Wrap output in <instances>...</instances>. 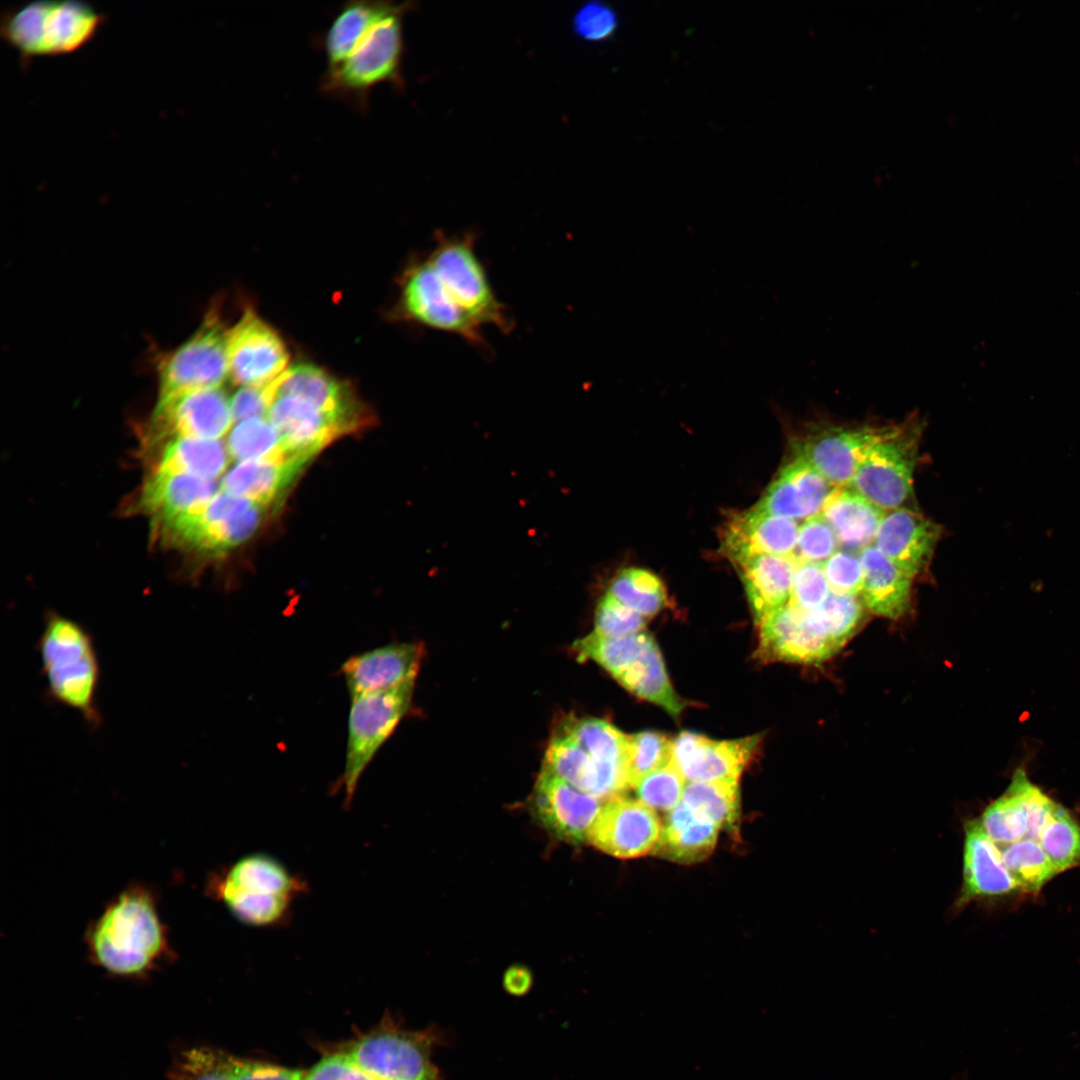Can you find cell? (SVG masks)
<instances>
[{
  "label": "cell",
  "instance_id": "7dc6e473",
  "mask_svg": "<svg viewBox=\"0 0 1080 1080\" xmlns=\"http://www.w3.org/2000/svg\"><path fill=\"white\" fill-rule=\"evenodd\" d=\"M685 781L672 759L643 777L634 789L639 801L651 809L671 811L682 799Z\"/></svg>",
  "mask_w": 1080,
  "mask_h": 1080
},
{
  "label": "cell",
  "instance_id": "4fadbf2b",
  "mask_svg": "<svg viewBox=\"0 0 1080 1080\" xmlns=\"http://www.w3.org/2000/svg\"><path fill=\"white\" fill-rule=\"evenodd\" d=\"M400 306L407 319L456 335L472 346L486 347L483 328L454 302L427 259L413 262L405 270Z\"/></svg>",
  "mask_w": 1080,
  "mask_h": 1080
},
{
  "label": "cell",
  "instance_id": "7c38bea8",
  "mask_svg": "<svg viewBox=\"0 0 1080 1080\" xmlns=\"http://www.w3.org/2000/svg\"><path fill=\"white\" fill-rule=\"evenodd\" d=\"M890 424L811 423L795 454L835 487L849 486L859 467Z\"/></svg>",
  "mask_w": 1080,
  "mask_h": 1080
},
{
  "label": "cell",
  "instance_id": "816d5d0a",
  "mask_svg": "<svg viewBox=\"0 0 1080 1080\" xmlns=\"http://www.w3.org/2000/svg\"><path fill=\"white\" fill-rule=\"evenodd\" d=\"M822 567L832 592L860 596L864 570L859 554L838 549Z\"/></svg>",
  "mask_w": 1080,
  "mask_h": 1080
},
{
  "label": "cell",
  "instance_id": "681fc988",
  "mask_svg": "<svg viewBox=\"0 0 1080 1080\" xmlns=\"http://www.w3.org/2000/svg\"><path fill=\"white\" fill-rule=\"evenodd\" d=\"M830 592L822 564L797 561L789 600L792 606L805 612L817 610Z\"/></svg>",
  "mask_w": 1080,
  "mask_h": 1080
},
{
  "label": "cell",
  "instance_id": "ee69618b",
  "mask_svg": "<svg viewBox=\"0 0 1080 1080\" xmlns=\"http://www.w3.org/2000/svg\"><path fill=\"white\" fill-rule=\"evenodd\" d=\"M864 608L860 596L831 591L823 605L810 614L830 641L841 648L856 632Z\"/></svg>",
  "mask_w": 1080,
  "mask_h": 1080
},
{
  "label": "cell",
  "instance_id": "74e56055",
  "mask_svg": "<svg viewBox=\"0 0 1080 1080\" xmlns=\"http://www.w3.org/2000/svg\"><path fill=\"white\" fill-rule=\"evenodd\" d=\"M653 638L645 633L611 638L595 632L576 640L573 650L578 661L593 660L615 679L641 654Z\"/></svg>",
  "mask_w": 1080,
  "mask_h": 1080
},
{
  "label": "cell",
  "instance_id": "f907efd6",
  "mask_svg": "<svg viewBox=\"0 0 1080 1080\" xmlns=\"http://www.w3.org/2000/svg\"><path fill=\"white\" fill-rule=\"evenodd\" d=\"M645 618L607 593L597 606L594 632L611 638L636 635L645 629Z\"/></svg>",
  "mask_w": 1080,
  "mask_h": 1080
},
{
  "label": "cell",
  "instance_id": "3957f363",
  "mask_svg": "<svg viewBox=\"0 0 1080 1080\" xmlns=\"http://www.w3.org/2000/svg\"><path fill=\"white\" fill-rule=\"evenodd\" d=\"M36 648L48 697L77 712L89 728H99L101 668L92 634L81 623L50 612Z\"/></svg>",
  "mask_w": 1080,
  "mask_h": 1080
},
{
  "label": "cell",
  "instance_id": "8992f818",
  "mask_svg": "<svg viewBox=\"0 0 1080 1080\" xmlns=\"http://www.w3.org/2000/svg\"><path fill=\"white\" fill-rule=\"evenodd\" d=\"M467 232L447 235L439 231L427 261L454 302L478 325L510 333L514 321L497 297L476 248Z\"/></svg>",
  "mask_w": 1080,
  "mask_h": 1080
},
{
  "label": "cell",
  "instance_id": "f1b7e54d",
  "mask_svg": "<svg viewBox=\"0 0 1080 1080\" xmlns=\"http://www.w3.org/2000/svg\"><path fill=\"white\" fill-rule=\"evenodd\" d=\"M796 565L793 556L764 554L736 567L756 624L789 602Z\"/></svg>",
  "mask_w": 1080,
  "mask_h": 1080
},
{
  "label": "cell",
  "instance_id": "8d00e7d4",
  "mask_svg": "<svg viewBox=\"0 0 1080 1080\" xmlns=\"http://www.w3.org/2000/svg\"><path fill=\"white\" fill-rule=\"evenodd\" d=\"M543 769L596 797L600 764L560 729L547 747Z\"/></svg>",
  "mask_w": 1080,
  "mask_h": 1080
},
{
  "label": "cell",
  "instance_id": "6da1fadb",
  "mask_svg": "<svg viewBox=\"0 0 1080 1080\" xmlns=\"http://www.w3.org/2000/svg\"><path fill=\"white\" fill-rule=\"evenodd\" d=\"M84 939L90 959L116 976H143L173 954L156 894L142 883L115 895Z\"/></svg>",
  "mask_w": 1080,
  "mask_h": 1080
},
{
  "label": "cell",
  "instance_id": "44dd1931",
  "mask_svg": "<svg viewBox=\"0 0 1080 1080\" xmlns=\"http://www.w3.org/2000/svg\"><path fill=\"white\" fill-rule=\"evenodd\" d=\"M266 387L270 403L276 395L292 396L337 417L352 431L368 423L367 411L350 386L313 364H297Z\"/></svg>",
  "mask_w": 1080,
  "mask_h": 1080
},
{
  "label": "cell",
  "instance_id": "6f0895ef",
  "mask_svg": "<svg viewBox=\"0 0 1080 1080\" xmlns=\"http://www.w3.org/2000/svg\"><path fill=\"white\" fill-rule=\"evenodd\" d=\"M270 398L264 387H242L230 400L234 421L264 418L268 414Z\"/></svg>",
  "mask_w": 1080,
  "mask_h": 1080
},
{
  "label": "cell",
  "instance_id": "d590c367",
  "mask_svg": "<svg viewBox=\"0 0 1080 1080\" xmlns=\"http://www.w3.org/2000/svg\"><path fill=\"white\" fill-rule=\"evenodd\" d=\"M1027 778L1024 769L1015 770L1006 791L983 812L980 819L982 826L997 845H1008L1027 836L1028 823L1024 794Z\"/></svg>",
  "mask_w": 1080,
  "mask_h": 1080
},
{
  "label": "cell",
  "instance_id": "f6af8a7d",
  "mask_svg": "<svg viewBox=\"0 0 1080 1080\" xmlns=\"http://www.w3.org/2000/svg\"><path fill=\"white\" fill-rule=\"evenodd\" d=\"M1058 873L1080 866V824L1063 806L1038 841Z\"/></svg>",
  "mask_w": 1080,
  "mask_h": 1080
},
{
  "label": "cell",
  "instance_id": "603a6c76",
  "mask_svg": "<svg viewBox=\"0 0 1080 1080\" xmlns=\"http://www.w3.org/2000/svg\"><path fill=\"white\" fill-rule=\"evenodd\" d=\"M267 419L278 431L284 452L308 460L330 441L352 432L337 417L287 395L272 398Z\"/></svg>",
  "mask_w": 1080,
  "mask_h": 1080
},
{
  "label": "cell",
  "instance_id": "7a4b0ae2",
  "mask_svg": "<svg viewBox=\"0 0 1080 1080\" xmlns=\"http://www.w3.org/2000/svg\"><path fill=\"white\" fill-rule=\"evenodd\" d=\"M205 890L240 923L276 928L290 919L293 904L308 885L277 858L257 852L211 872Z\"/></svg>",
  "mask_w": 1080,
  "mask_h": 1080
},
{
  "label": "cell",
  "instance_id": "83f0119b",
  "mask_svg": "<svg viewBox=\"0 0 1080 1080\" xmlns=\"http://www.w3.org/2000/svg\"><path fill=\"white\" fill-rule=\"evenodd\" d=\"M858 554L864 570L860 598L865 608L889 619L902 617L910 606L912 578L874 544Z\"/></svg>",
  "mask_w": 1080,
  "mask_h": 1080
},
{
  "label": "cell",
  "instance_id": "b9f144b4",
  "mask_svg": "<svg viewBox=\"0 0 1080 1080\" xmlns=\"http://www.w3.org/2000/svg\"><path fill=\"white\" fill-rule=\"evenodd\" d=\"M682 801L717 827H730L739 808L738 782H691L684 788Z\"/></svg>",
  "mask_w": 1080,
  "mask_h": 1080
},
{
  "label": "cell",
  "instance_id": "d6986e66",
  "mask_svg": "<svg viewBox=\"0 0 1080 1080\" xmlns=\"http://www.w3.org/2000/svg\"><path fill=\"white\" fill-rule=\"evenodd\" d=\"M798 530L797 521L754 506L728 516L720 532V549L735 567L758 555L793 556Z\"/></svg>",
  "mask_w": 1080,
  "mask_h": 1080
},
{
  "label": "cell",
  "instance_id": "60d3db41",
  "mask_svg": "<svg viewBox=\"0 0 1080 1080\" xmlns=\"http://www.w3.org/2000/svg\"><path fill=\"white\" fill-rule=\"evenodd\" d=\"M1003 862L1019 890L1037 895L1057 874L1040 843L1024 838L1001 851Z\"/></svg>",
  "mask_w": 1080,
  "mask_h": 1080
},
{
  "label": "cell",
  "instance_id": "9c48e42d",
  "mask_svg": "<svg viewBox=\"0 0 1080 1080\" xmlns=\"http://www.w3.org/2000/svg\"><path fill=\"white\" fill-rule=\"evenodd\" d=\"M921 426L920 417L916 415L901 423L890 424L849 487L886 512L903 507L913 490Z\"/></svg>",
  "mask_w": 1080,
  "mask_h": 1080
},
{
  "label": "cell",
  "instance_id": "9a60e30c",
  "mask_svg": "<svg viewBox=\"0 0 1080 1080\" xmlns=\"http://www.w3.org/2000/svg\"><path fill=\"white\" fill-rule=\"evenodd\" d=\"M229 377L243 387H264L286 370L288 351L278 333L247 310L228 330Z\"/></svg>",
  "mask_w": 1080,
  "mask_h": 1080
},
{
  "label": "cell",
  "instance_id": "7402d4cb",
  "mask_svg": "<svg viewBox=\"0 0 1080 1080\" xmlns=\"http://www.w3.org/2000/svg\"><path fill=\"white\" fill-rule=\"evenodd\" d=\"M424 647L422 643H394L347 658L341 665L350 696L375 693L415 682Z\"/></svg>",
  "mask_w": 1080,
  "mask_h": 1080
},
{
  "label": "cell",
  "instance_id": "7bdbcfd3",
  "mask_svg": "<svg viewBox=\"0 0 1080 1080\" xmlns=\"http://www.w3.org/2000/svg\"><path fill=\"white\" fill-rule=\"evenodd\" d=\"M228 451L240 462L277 459L285 454L278 431L264 418L239 422L229 435Z\"/></svg>",
  "mask_w": 1080,
  "mask_h": 1080
},
{
  "label": "cell",
  "instance_id": "52a82bcc",
  "mask_svg": "<svg viewBox=\"0 0 1080 1080\" xmlns=\"http://www.w3.org/2000/svg\"><path fill=\"white\" fill-rule=\"evenodd\" d=\"M447 1040L436 1025L408 1030L389 1023L353 1041L344 1052L377 1080H446L432 1056Z\"/></svg>",
  "mask_w": 1080,
  "mask_h": 1080
},
{
  "label": "cell",
  "instance_id": "ac0fdd59",
  "mask_svg": "<svg viewBox=\"0 0 1080 1080\" xmlns=\"http://www.w3.org/2000/svg\"><path fill=\"white\" fill-rule=\"evenodd\" d=\"M757 625L759 655L767 661L818 664L839 649L809 612L801 611L789 602Z\"/></svg>",
  "mask_w": 1080,
  "mask_h": 1080
},
{
  "label": "cell",
  "instance_id": "836d02e7",
  "mask_svg": "<svg viewBox=\"0 0 1080 1080\" xmlns=\"http://www.w3.org/2000/svg\"><path fill=\"white\" fill-rule=\"evenodd\" d=\"M616 680L636 696L661 706L673 717H678L686 705L670 683L654 639Z\"/></svg>",
  "mask_w": 1080,
  "mask_h": 1080
},
{
  "label": "cell",
  "instance_id": "484cf974",
  "mask_svg": "<svg viewBox=\"0 0 1080 1080\" xmlns=\"http://www.w3.org/2000/svg\"><path fill=\"white\" fill-rule=\"evenodd\" d=\"M217 493L214 480L154 470L144 482L138 504L157 528L203 511Z\"/></svg>",
  "mask_w": 1080,
  "mask_h": 1080
},
{
  "label": "cell",
  "instance_id": "d6a6232c",
  "mask_svg": "<svg viewBox=\"0 0 1080 1080\" xmlns=\"http://www.w3.org/2000/svg\"><path fill=\"white\" fill-rule=\"evenodd\" d=\"M392 1L358 0L345 3L322 39L327 70L343 62L368 31L393 7Z\"/></svg>",
  "mask_w": 1080,
  "mask_h": 1080
},
{
  "label": "cell",
  "instance_id": "f546056e",
  "mask_svg": "<svg viewBox=\"0 0 1080 1080\" xmlns=\"http://www.w3.org/2000/svg\"><path fill=\"white\" fill-rule=\"evenodd\" d=\"M886 511L850 488L836 487L820 515L833 529L839 546L860 551L874 543Z\"/></svg>",
  "mask_w": 1080,
  "mask_h": 1080
},
{
  "label": "cell",
  "instance_id": "ffe728a7",
  "mask_svg": "<svg viewBox=\"0 0 1080 1080\" xmlns=\"http://www.w3.org/2000/svg\"><path fill=\"white\" fill-rule=\"evenodd\" d=\"M759 741V736L717 741L683 731L673 741V760L690 783L738 782Z\"/></svg>",
  "mask_w": 1080,
  "mask_h": 1080
},
{
  "label": "cell",
  "instance_id": "db71d44e",
  "mask_svg": "<svg viewBox=\"0 0 1080 1080\" xmlns=\"http://www.w3.org/2000/svg\"><path fill=\"white\" fill-rule=\"evenodd\" d=\"M181 1080H230L228 1055L208 1049L187 1053L182 1062Z\"/></svg>",
  "mask_w": 1080,
  "mask_h": 1080
},
{
  "label": "cell",
  "instance_id": "f35d334b",
  "mask_svg": "<svg viewBox=\"0 0 1080 1080\" xmlns=\"http://www.w3.org/2000/svg\"><path fill=\"white\" fill-rule=\"evenodd\" d=\"M575 740L596 762L627 764L628 735L607 721L595 718H569L559 727Z\"/></svg>",
  "mask_w": 1080,
  "mask_h": 1080
},
{
  "label": "cell",
  "instance_id": "c3c4849f",
  "mask_svg": "<svg viewBox=\"0 0 1080 1080\" xmlns=\"http://www.w3.org/2000/svg\"><path fill=\"white\" fill-rule=\"evenodd\" d=\"M838 547L839 542L833 529L819 514L804 520L799 526L793 557L800 562L822 564Z\"/></svg>",
  "mask_w": 1080,
  "mask_h": 1080
},
{
  "label": "cell",
  "instance_id": "5bb4252c",
  "mask_svg": "<svg viewBox=\"0 0 1080 1080\" xmlns=\"http://www.w3.org/2000/svg\"><path fill=\"white\" fill-rule=\"evenodd\" d=\"M233 421L230 400L219 388L158 399L149 427L153 441L174 438L218 440Z\"/></svg>",
  "mask_w": 1080,
  "mask_h": 1080
},
{
  "label": "cell",
  "instance_id": "cb8c5ba5",
  "mask_svg": "<svg viewBox=\"0 0 1080 1080\" xmlns=\"http://www.w3.org/2000/svg\"><path fill=\"white\" fill-rule=\"evenodd\" d=\"M885 513L874 545L912 579L930 563L941 536V527L908 508Z\"/></svg>",
  "mask_w": 1080,
  "mask_h": 1080
},
{
  "label": "cell",
  "instance_id": "d4e9b609",
  "mask_svg": "<svg viewBox=\"0 0 1080 1080\" xmlns=\"http://www.w3.org/2000/svg\"><path fill=\"white\" fill-rule=\"evenodd\" d=\"M835 488L811 465L794 456L755 507L771 515L804 521L821 513Z\"/></svg>",
  "mask_w": 1080,
  "mask_h": 1080
},
{
  "label": "cell",
  "instance_id": "4dcf8cb0",
  "mask_svg": "<svg viewBox=\"0 0 1080 1080\" xmlns=\"http://www.w3.org/2000/svg\"><path fill=\"white\" fill-rule=\"evenodd\" d=\"M308 461L284 454L277 459L240 462L225 474L222 488L267 506L288 488Z\"/></svg>",
  "mask_w": 1080,
  "mask_h": 1080
},
{
  "label": "cell",
  "instance_id": "e0dca14e",
  "mask_svg": "<svg viewBox=\"0 0 1080 1080\" xmlns=\"http://www.w3.org/2000/svg\"><path fill=\"white\" fill-rule=\"evenodd\" d=\"M602 800L542 769L532 795L537 820L555 837L571 844L588 841Z\"/></svg>",
  "mask_w": 1080,
  "mask_h": 1080
},
{
  "label": "cell",
  "instance_id": "1f68e13d",
  "mask_svg": "<svg viewBox=\"0 0 1080 1080\" xmlns=\"http://www.w3.org/2000/svg\"><path fill=\"white\" fill-rule=\"evenodd\" d=\"M718 831L719 827L682 801L669 811L655 848L661 855L674 861L697 862L712 852Z\"/></svg>",
  "mask_w": 1080,
  "mask_h": 1080
},
{
  "label": "cell",
  "instance_id": "4316f807",
  "mask_svg": "<svg viewBox=\"0 0 1080 1080\" xmlns=\"http://www.w3.org/2000/svg\"><path fill=\"white\" fill-rule=\"evenodd\" d=\"M1019 890L1007 870L1001 850L985 832L980 819L964 824L963 884L959 905Z\"/></svg>",
  "mask_w": 1080,
  "mask_h": 1080
},
{
  "label": "cell",
  "instance_id": "bcb514c9",
  "mask_svg": "<svg viewBox=\"0 0 1080 1080\" xmlns=\"http://www.w3.org/2000/svg\"><path fill=\"white\" fill-rule=\"evenodd\" d=\"M673 759V741L664 734L644 731L628 735L627 771L630 787Z\"/></svg>",
  "mask_w": 1080,
  "mask_h": 1080
},
{
  "label": "cell",
  "instance_id": "8fae6325",
  "mask_svg": "<svg viewBox=\"0 0 1080 1080\" xmlns=\"http://www.w3.org/2000/svg\"><path fill=\"white\" fill-rule=\"evenodd\" d=\"M227 335L217 313L207 314L188 340L160 359L158 399L221 387L229 376Z\"/></svg>",
  "mask_w": 1080,
  "mask_h": 1080
},
{
  "label": "cell",
  "instance_id": "277c9868",
  "mask_svg": "<svg viewBox=\"0 0 1080 1080\" xmlns=\"http://www.w3.org/2000/svg\"><path fill=\"white\" fill-rule=\"evenodd\" d=\"M106 21L105 13L84 1H33L3 11L0 35L25 68L38 58L80 51L95 39Z\"/></svg>",
  "mask_w": 1080,
  "mask_h": 1080
},
{
  "label": "cell",
  "instance_id": "30bf717a",
  "mask_svg": "<svg viewBox=\"0 0 1080 1080\" xmlns=\"http://www.w3.org/2000/svg\"><path fill=\"white\" fill-rule=\"evenodd\" d=\"M266 505L220 491L207 507L157 528L164 543L206 555L223 554L259 527Z\"/></svg>",
  "mask_w": 1080,
  "mask_h": 1080
},
{
  "label": "cell",
  "instance_id": "e575fe53",
  "mask_svg": "<svg viewBox=\"0 0 1080 1080\" xmlns=\"http://www.w3.org/2000/svg\"><path fill=\"white\" fill-rule=\"evenodd\" d=\"M229 461V451L219 440L174 438L165 442L155 470L215 480Z\"/></svg>",
  "mask_w": 1080,
  "mask_h": 1080
},
{
  "label": "cell",
  "instance_id": "ab89813d",
  "mask_svg": "<svg viewBox=\"0 0 1080 1080\" xmlns=\"http://www.w3.org/2000/svg\"><path fill=\"white\" fill-rule=\"evenodd\" d=\"M608 594L644 617L657 614L667 602L663 582L642 568L621 570L611 582Z\"/></svg>",
  "mask_w": 1080,
  "mask_h": 1080
},
{
  "label": "cell",
  "instance_id": "2e32d148",
  "mask_svg": "<svg viewBox=\"0 0 1080 1080\" xmlns=\"http://www.w3.org/2000/svg\"><path fill=\"white\" fill-rule=\"evenodd\" d=\"M662 832L654 810L639 800L623 796L604 803L588 841L599 850L623 859L654 849Z\"/></svg>",
  "mask_w": 1080,
  "mask_h": 1080
},
{
  "label": "cell",
  "instance_id": "f5cc1de1",
  "mask_svg": "<svg viewBox=\"0 0 1080 1080\" xmlns=\"http://www.w3.org/2000/svg\"><path fill=\"white\" fill-rule=\"evenodd\" d=\"M572 26L580 38L588 41H602L614 33L617 17L614 10L607 5L591 1L575 13Z\"/></svg>",
  "mask_w": 1080,
  "mask_h": 1080
},
{
  "label": "cell",
  "instance_id": "5b68a950",
  "mask_svg": "<svg viewBox=\"0 0 1080 1080\" xmlns=\"http://www.w3.org/2000/svg\"><path fill=\"white\" fill-rule=\"evenodd\" d=\"M411 8L410 2L394 3L346 59L325 72L322 90L366 110L375 86L390 83L402 87L403 18Z\"/></svg>",
  "mask_w": 1080,
  "mask_h": 1080
},
{
  "label": "cell",
  "instance_id": "11a10c76",
  "mask_svg": "<svg viewBox=\"0 0 1080 1080\" xmlns=\"http://www.w3.org/2000/svg\"><path fill=\"white\" fill-rule=\"evenodd\" d=\"M230 1080H305L306 1072L228 1056Z\"/></svg>",
  "mask_w": 1080,
  "mask_h": 1080
},
{
  "label": "cell",
  "instance_id": "ba28073f",
  "mask_svg": "<svg viewBox=\"0 0 1080 1080\" xmlns=\"http://www.w3.org/2000/svg\"><path fill=\"white\" fill-rule=\"evenodd\" d=\"M414 685L351 697L344 771L337 784L346 809L364 771L408 712Z\"/></svg>",
  "mask_w": 1080,
  "mask_h": 1080
},
{
  "label": "cell",
  "instance_id": "680465c9",
  "mask_svg": "<svg viewBox=\"0 0 1080 1080\" xmlns=\"http://www.w3.org/2000/svg\"><path fill=\"white\" fill-rule=\"evenodd\" d=\"M504 985L510 993L520 995L529 989L531 975L525 968L512 967L504 976Z\"/></svg>",
  "mask_w": 1080,
  "mask_h": 1080
},
{
  "label": "cell",
  "instance_id": "9f6ffc18",
  "mask_svg": "<svg viewBox=\"0 0 1080 1080\" xmlns=\"http://www.w3.org/2000/svg\"><path fill=\"white\" fill-rule=\"evenodd\" d=\"M305 1080H377L344 1051L323 1057L305 1074Z\"/></svg>",
  "mask_w": 1080,
  "mask_h": 1080
}]
</instances>
